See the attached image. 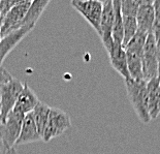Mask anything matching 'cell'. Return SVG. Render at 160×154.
<instances>
[{"mask_svg": "<svg viewBox=\"0 0 160 154\" xmlns=\"http://www.w3.org/2000/svg\"><path fill=\"white\" fill-rule=\"evenodd\" d=\"M126 90L134 112L142 123L147 124L151 121L148 109L147 81H134L132 79L125 81Z\"/></svg>", "mask_w": 160, "mask_h": 154, "instance_id": "obj_1", "label": "cell"}, {"mask_svg": "<svg viewBox=\"0 0 160 154\" xmlns=\"http://www.w3.org/2000/svg\"><path fill=\"white\" fill-rule=\"evenodd\" d=\"M70 126V117L66 112L58 108L51 107L45 131L42 135V140L45 142H50L51 140L63 135Z\"/></svg>", "mask_w": 160, "mask_h": 154, "instance_id": "obj_2", "label": "cell"}, {"mask_svg": "<svg viewBox=\"0 0 160 154\" xmlns=\"http://www.w3.org/2000/svg\"><path fill=\"white\" fill-rule=\"evenodd\" d=\"M23 88V82L15 78L8 82V83L0 85V102H1L0 124L8 118L9 113L12 111Z\"/></svg>", "mask_w": 160, "mask_h": 154, "instance_id": "obj_3", "label": "cell"}, {"mask_svg": "<svg viewBox=\"0 0 160 154\" xmlns=\"http://www.w3.org/2000/svg\"><path fill=\"white\" fill-rule=\"evenodd\" d=\"M25 116L15 111L9 113L8 118L0 124V143L8 148H15Z\"/></svg>", "mask_w": 160, "mask_h": 154, "instance_id": "obj_4", "label": "cell"}, {"mask_svg": "<svg viewBox=\"0 0 160 154\" xmlns=\"http://www.w3.org/2000/svg\"><path fill=\"white\" fill-rule=\"evenodd\" d=\"M72 8L84 17L97 34L100 32V21L102 15V1L98 0H72Z\"/></svg>", "mask_w": 160, "mask_h": 154, "instance_id": "obj_5", "label": "cell"}, {"mask_svg": "<svg viewBox=\"0 0 160 154\" xmlns=\"http://www.w3.org/2000/svg\"><path fill=\"white\" fill-rule=\"evenodd\" d=\"M142 74L144 80L150 81L158 76V61H157V44L156 38L152 32L148 34L142 56Z\"/></svg>", "mask_w": 160, "mask_h": 154, "instance_id": "obj_6", "label": "cell"}, {"mask_svg": "<svg viewBox=\"0 0 160 154\" xmlns=\"http://www.w3.org/2000/svg\"><path fill=\"white\" fill-rule=\"evenodd\" d=\"M31 1H19L13 8L5 15L3 20L0 22V34L1 38L15 30L19 29L20 23L25 17Z\"/></svg>", "mask_w": 160, "mask_h": 154, "instance_id": "obj_7", "label": "cell"}, {"mask_svg": "<svg viewBox=\"0 0 160 154\" xmlns=\"http://www.w3.org/2000/svg\"><path fill=\"white\" fill-rule=\"evenodd\" d=\"M114 4L112 0H104L102 1V15L100 21V32L99 36L102 42L105 50L110 51L113 48V38H112V31H113L114 24Z\"/></svg>", "mask_w": 160, "mask_h": 154, "instance_id": "obj_8", "label": "cell"}, {"mask_svg": "<svg viewBox=\"0 0 160 154\" xmlns=\"http://www.w3.org/2000/svg\"><path fill=\"white\" fill-rule=\"evenodd\" d=\"M35 25L20 27L19 29L8 33V35L3 36L0 39V67H1L3 61L5 60V58L8 57V54L18 46L20 42H21L27 34L30 31H32Z\"/></svg>", "mask_w": 160, "mask_h": 154, "instance_id": "obj_9", "label": "cell"}, {"mask_svg": "<svg viewBox=\"0 0 160 154\" xmlns=\"http://www.w3.org/2000/svg\"><path fill=\"white\" fill-rule=\"evenodd\" d=\"M39 141H42V136H40L38 129L36 127L34 118H33L31 112L24 117L21 132H20L19 138L16 142V145H24V144L35 143Z\"/></svg>", "mask_w": 160, "mask_h": 154, "instance_id": "obj_10", "label": "cell"}, {"mask_svg": "<svg viewBox=\"0 0 160 154\" xmlns=\"http://www.w3.org/2000/svg\"><path fill=\"white\" fill-rule=\"evenodd\" d=\"M38 102L39 99L35 94V92L28 86V84L24 83V88L21 94L19 95V98L17 100L12 111L18 112L23 115H27L34 110V108Z\"/></svg>", "mask_w": 160, "mask_h": 154, "instance_id": "obj_11", "label": "cell"}, {"mask_svg": "<svg viewBox=\"0 0 160 154\" xmlns=\"http://www.w3.org/2000/svg\"><path fill=\"white\" fill-rule=\"evenodd\" d=\"M154 1L153 0H142L137 15L138 28L146 33L152 32L153 22H154Z\"/></svg>", "mask_w": 160, "mask_h": 154, "instance_id": "obj_12", "label": "cell"}, {"mask_svg": "<svg viewBox=\"0 0 160 154\" xmlns=\"http://www.w3.org/2000/svg\"><path fill=\"white\" fill-rule=\"evenodd\" d=\"M108 57H110L111 65L114 69L119 73L124 78V80H129L131 79L129 76L128 68H127V59H126V53L124 48L122 46H117L113 44V48L108 51Z\"/></svg>", "mask_w": 160, "mask_h": 154, "instance_id": "obj_13", "label": "cell"}, {"mask_svg": "<svg viewBox=\"0 0 160 154\" xmlns=\"http://www.w3.org/2000/svg\"><path fill=\"white\" fill-rule=\"evenodd\" d=\"M148 109L151 120H154L160 114V82L158 78L147 82Z\"/></svg>", "mask_w": 160, "mask_h": 154, "instance_id": "obj_14", "label": "cell"}, {"mask_svg": "<svg viewBox=\"0 0 160 154\" xmlns=\"http://www.w3.org/2000/svg\"><path fill=\"white\" fill-rule=\"evenodd\" d=\"M49 4H50L49 0H34V1H31V4H30L25 17L22 20V22L20 23L19 28L24 26L35 25L36 22L40 18V16L42 15V13L45 12V9Z\"/></svg>", "mask_w": 160, "mask_h": 154, "instance_id": "obj_15", "label": "cell"}, {"mask_svg": "<svg viewBox=\"0 0 160 154\" xmlns=\"http://www.w3.org/2000/svg\"><path fill=\"white\" fill-rule=\"evenodd\" d=\"M114 4V24L113 31H112V38L114 44L123 47V37H124V29H123V19H122L121 13V0H113Z\"/></svg>", "mask_w": 160, "mask_h": 154, "instance_id": "obj_16", "label": "cell"}, {"mask_svg": "<svg viewBox=\"0 0 160 154\" xmlns=\"http://www.w3.org/2000/svg\"><path fill=\"white\" fill-rule=\"evenodd\" d=\"M126 59H127V68L129 76L134 81L144 80L142 74V55L137 53H132L125 51Z\"/></svg>", "mask_w": 160, "mask_h": 154, "instance_id": "obj_17", "label": "cell"}, {"mask_svg": "<svg viewBox=\"0 0 160 154\" xmlns=\"http://www.w3.org/2000/svg\"><path fill=\"white\" fill-rule=\"evenodd\" d=\"M50 111H51V107H49L47 104H43L42 101H39L34 108V110L32 111L33 118H34L36 127L38 129L40 136H42L43 131H45Z\"/></svg>", "mask_w": 160, "mask_h": 154, "instance_id": "obj_18", "label": "cell"}, {"mask_svg": "<svg viewBox=\"0 0 160 154\" xmlns=\"http://www.w3.org/2000/svg\"><path fill=\"white\" fill-rule=\"evenodd\" d=\"M147 36H148V33L141 31V30L138 29L135 35L132 37L130 39V42L124 47V50L128 51V52L137 53L138 55L142 56V51H144V47L146 44V39H147Z\"/></svg>", "mask_w": 160, "mask_h": 154, "instance_id": "obj_19", "label": "cell"}, {"mask_svg": "<svg viewBox=\"0 0 160 154\" xmlns=\"http://www.w3.org/2000/svg\"><path fill=\"white\" fill-rule=\"evenodd\" d=\"M123 19V29H124V37H123V48L127 44L130 39L135 35L138 31V22L135 17H126L122 16Z\"/></svg>", "mask_w": 160, "mask_h": 154, "instance_id": "obj_20", "label": "cell"}, {"mask_svg": "<svg viewBox=\"0 0 160 154\" xmlns=\"http://www.w3.org/2000/svg\"><path fill=\"white\" fill-rule=\"evenodd\" d=\"M142 0H121V13L122 16L135 17L137 18L138 11Z\"/></svg>", "mask_w": 160, "mask_h": 154, "instance_id": "obj_21", "label": "cell"}, {"mask_svg": "<svg viewBox=\"0 0 160 154\" xmlns=\"http://www.w3.org/2000/svg\"><path fill=\"white\" fill-rule=\"evenodd\" d=\"M154 22H153L152 33L155 38H160V0H154Z\"/></svg>", "mask_w": 160, "mask_h": 154, "instance_id": "obj_22", "label": "cell"}, {"mask_svg": "<svg viewBox=\"0 0 160 154\" xmlns=\"http://www.w3.org/2000/svg\"><path fill=\"white\" fill-rule=\"evenodd\" d=\"M18 2V0H0V22Z\"/></svg>", "mask_w": 160, "mask_h": 154, "instance_id": "obj_23", "label": "cell"}, {"mask_svg": "<svg viewBox=\"0 0 160 154\" xmlns=\"http://www.w3.org/2000/svg\"><path fill=\"white\" fill-rule=\"evenodd\" d=\"M12 79H13L12 76L8 73V69H5V68L2 66L0 67V85L8 83V82L12 80Z\"/></svg>", "mask_w": 160, "mask_h": 154, "instance_id": "obj_24", "label": "cell"}, {"mask_svg": "<svg viewBox=\"0 0 160 154\" xmlns=\"http://www.w3.org/2000/svg\"><path fill=\"white\" fill-rule=\"evenodd\" d=\"M0 154H17V150L15 148H8L0 143Z\"/></svg>", "mask_w": 160, "mask_h": 154, "instance_id": "obj_25", "label": "cell"}, {"mask_svg": "<svg viewBox=\"0 0 160 154\" xmlns=\"http://www.w3.org/2000/svg\"><path fill=\"white\" fill-rule=\"evenodd\" d=\"M156 44H157V61H158V80L160 82V38L156 39Z\"/></svg>", "mask_w": 160, "mask_h": 154, "instance_id": "obj_26", "label": "cell"}, {"mask_svg": "<svg viewBox=\"0 0 160 154\" xmlns=\"http://www.w3.org/2000/svg\"><path fill=\"white\" fill-rule=\"evenodd\" d=\"M0 114H1V102H0Z\"/></svg>", "mask_w": 160, "mask_h": 154, "instance_id": "obj_27", "label": "cell"}, {"mask_svg": "<svg viewBox=\"0 0 160 154\" xmlns=\"http://www.w3.org/2000/svg\"><path fill=\"white\" fill-rule=\"evenodd\" d=\"M0 39H1V34H0Z\"/></svg>", "mask_w": 160, "mask_h": 154, "instance_id": "obj_28", "label": "cell"}]
</instances>
